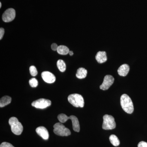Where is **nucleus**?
Listing matches in <instances>:
<instances>
[{"label":"nucleus","mask_w":147,"mask_h":147,"mask_svg":"<svg viewBox=\"0 0 147 147\" xmlns=\"http://www.w3.org/2000/svg\"><path fill=\"white\" fill-rule=\"evenodd\" d=\"M11 98L8 96H5L1 98L0 100V107L3 108L8 105L11 102Z\"/></svg>","instance_id":"nucleus-15"},{"label":"nucleus","mask_w":147,"mask_h":147,"mask_svg":"<svg viewBox=\"0 0 147 147\" xmlns=\"http://www.w3.org/2000/svg\"><path fill=\"white\" fill-rule=\"evenodd\" d=\"M16 16L15 10L13 8H9L3 13V21L6 23H9L13 21Z\"/></svg>","instance_id":"nucleus-8"},{"label":"nucleus","mask_w":147,"mask_h":147,"mask_svg":"<svg viewBox=\"0 0 147 147\" xmlns=\"http://www.w3.org/2000/svg\"><path fill=\"white\" fill-rule=\"evenodd\" d=\"M37 134L42 137L44 140H47L49 139V134L48 130L45 127L43 126H40L36 129Z\"/></svg>","instance_id":"nucleus-11"},{"label":"nucleus","mask_w":147,"mask_h":147,"mask_svg":"<svg viewBox=\"0 0 147 147\" xmlns=\"http://www.w3.org/2000/svg\"><path fill=\"white\" fill-rule=\"evenodd\" d=\"M121 106L125 112L131 114L134 111L133 102L130 98L126 94L122 95L120 98Z\"/></svg>","instance_id":"nucleus-1"},{"label":"nucleus","mask_w":147,"mask_h":147,"mask_svg":"<svg viewBox=\"0 0 147 147\" xmlns=\"http://www.w3.org/2000/svg\"><path fill=\"white\" fill-rule=\"evenodd\" d=\"M51 105V101L45 98H40L32 102V105L35 108L39 109H44Z\"/></svg>","instance_id":"nucleus-7"},{"label":"nucleus","mask_w":147,"mask_h":147,"mask_svg":"<svg viewBox=\"0 0 147 147\" xmlns=\"http://www.w3.org/2000/svg\"><path fill=\"white\" fill-rule=\"evenodd\" d=\"M69 55H70V56H72L74 55L73 52L72 51H69Z\"/></svg>","instance_id":"nucleus-25"},{"label":"nucleus","mask_w":147,"mask_h":147,"mask_svg":"<svg viewBox=\"0 0 147 147\" xmlns=\"http://www.w3.org/2000/svg\"><path fill=\"white\" fill-rule=\"evenodd\" d=\"M114 80L115 79L113 76L110 75H106L102 84L100 86V88L103 90H108L114 83Z\"/></svg>","instance_id":"nucleus-9"},{"label":"nucleus","mask_w":147,"mask_h":147,"mask_svg":"<svg viewBox=\"0 0 147 147\" xmlns=\"http://www.w3.org/2000/svg\"><path fill=\"white\" fill-rule=\"evenodd\" d=\"M58 119L61 123H64L68 119H71L72 121L73 130L76 132L80 131V125L78 119L75 116L71 115L68 117L65 114H61L58 116Z\"/></svg>","instance_id":"nucleus-2"},{"label":"nucleus","mask_w":147,"mask_h":147,"mask_svg":"<svg viewBox=\"0 0 147 147\" xmlns=\"http://www.w3.org/2000/svg\"><path fill=\"white\" fill-rule=\"evenodd\" d=\"M138 147H147V143L145 142H139L138 145Z\"/></svg>","instance_id":"nucleus-22"},{"label":"nucleus","mask_w":147,"mask_h":147,"mask_svg":"<svg viewBox=\"0 0 147 147\" xmlns=\"http://www.w3.org/2000/svg\"><path fill=\"white\" fill-rule=\"evenodd\" d=\"M1 6H2L1 3L0 2V8H1Z\"/></svg>","instance_id":"nucleus-26"},{"label":"nucleus","mask_w":147,"mask_h":147,"mask_svg":"<svg viewBox=\"0 0 147 147\" xmlns=\"http://www.w3.org/2000/svg\"><path fill=\"white\" fill-rule=\"evenodd\" d=\"M88 71L86 69L80 67L78 69L76 73V77L79 79H83L86 77Z\"/></svg>","instance_id":"nucleus-14"},{"label":"nucleus","mask_w":147,"mask_h":147,"mask_svg":"<svg viewBox=\"0 0 147 147\" xmlns=\"http://www.w3.org/2000/svg\"><path fill=\"white\" fill-rule=\"evenodd\" d=\"M5 33V30L3 28H0V40L2 39L3 36Z\"/></svg>","instance_id":"nucleus-23"},{"label":"nucleus","mask_w":147,"mask_h":147,"mask_svg":"<svg viewBox=\"0 0 147 147\" xmlns=\"http://www.w3.org/2000/svg\"><path fill=\"white\" fill-rule=\"evenodd\" d=\"M58 45L56 43H53L51 45V48L54 51H57L58 47Z\"/></svg>","instance_id":"nucleus-24"},{"label":"nucleus","mask_w":147,"mask_h":147,"mask_svg":"<svg viewBox=\"0 0 147 147\" xmlns=\"http://www.w3.org/2000/svg\"><path fill=\"white\" fill-rule=\"evenodd\" d=\"M0 147H14L13 145L7 142H3L1 144Z\"/></svg>","instance_id":"nucleus-21"},{"label":"nucleus","mask_w":147,"mask_h":147,"mask_svg":"<svg viewBox=\"0 0 147 147\" xmlns=\"http://www.w3.org/2000/svg\"><path fill=\"white\" fill-rule=\"evenodd\" d=\"M30 71L31 75L32 76H36L38 74V71L37 70L36 67L34 66H31L30 67Z\"/></svg>","instance_id":"nucleus-20"},{"label":"nucleus","mask_w":147,"mask_h":147,"mask_svg":"<svg viewBox=\"0 0 147 147\" xmlns=\"http://www.w3.org/2000/svg\"><path fill=\"white\" fill-rule=\"evenodd\" d=\"M42 79L46 83L52 84L56 81V77L54 74L50 71H43L41 74Z\"/></svg>","instance_id":"nucleus-10"},{"label":"nucleus","mask_w":147,"mask_h":147,"mask_svg":"<svg viewBox=\"0 0 147 147\" xmlns=\"http://www.w3.org/2000/svg\"><path fill=\"white\" fill-rule=\"evenodd\" d=\"M69 103L76 108H83L84 106V100L83 96L78 94L69 95L68 97Z\"/></svg>","instance_id":"nucleus-4"},{"label":"nucleus","mask_w":147,"mask_h":147,"mask_svg":"<svg viewBox=\"0 0 147 147\" xmlns=\"http://www.w3.org/2000/svg\"><path fill=\"white\" fill-rule=\"evenodd\" d=\"M109 139L111 144L115 146H118L120 144L119 140L115 135H111L109 138Z\"/></svg>","instance_id":"nucleus-17"},{"label":"nucleus","mask_w":147,"mask_h":147,"mask_svg":"<svg viewBox=\"0 0 147 147\" xmlns=\"http://www.w3.org/2000/svg\"><path fill=\"white\" fill-rule=\"evenodd\" d=\"M102 128L105 130L114 129L116 127V124L115 119L113 116L105 115L103 117Z\"/></svg>","instance_id":"nucleus-6"},{"label":"nucleus","mask_w":147,"mask_h":147,"mask_svg":"<svg viewBox=\"0 0 147 147\" xmlns=\"http://www.w3.org/2000/svg\"><path fill=\"white\" fill-rule=\"evenodd\" d=\"M129 71V67L128 65L124 64L119 67L118 69V73L120 76H126Z\"/></svg>","instance_id":"nucleus-13"},{"label":"nucleus","mask_w":147,"mask_h":147,"mask_svg":"<svg viewBox=\"0 0 147 147\" xmlns=\"http://www.w3.org/2000/svg\"><path fill=\"white\" fill-rule=\"evenodd\" d=\"M9 123L13 134L17 135L21 134L23 131V126L22 124L19 122L18 119L15 117H11L9 120Z\"/></svg>","instance_id":"nucleus-3"},{"label":"nucleus","mask_w":147,"mask_h":147,"mask_svg":"<svg viewBox=\"0 0 147 147\" xmlns=\"http://www.w3.org/2000/svg\"><path fill=\"white\" fill-rule=\"evenodd\" d=\"M95 59L99 63H105L107 60V55L105 51H99L96 55Z\"/></svg>","instance_id":"nucleus-12"},{"label":"nucleus","mask_w":147,"mask_h":147,"mask_svg":"<svg viewBox=\"0 0 147 147\" xmlns=\"http://www.w3.org/2000/svg\"><path fill=\"white\" fill-rule=\"evenodd\" d=\"M29 84L30 86L32 88H36L38 85V82L35 78H33L30 79L29 81Z\"/></svg>","instance_id":"nucleus-19"},{"label":"nucleus","mask_w":147,"mask_h":147,"mask_svg":"<svg viewBox=\"0 0 147 147\" xmlns=\"http://www.w3.org/2000/svg\"><path fill=\"white\" fill-rule=\"evenodd\" d=\"M57 66L58 69L61 72L65 71L66 69V64L64 61L62 60H59L57 62Z\"/></svg>","instance_id":"nucleus-18"},{"label":"nucleus","mask_w":147,"mask_h":147,"mask_svg":"<svg viewBox=\"0 0 147 147\" xmlns=\"http://www.w3.org/2000/svg\"><path fill=\"white\" fill-rule=\"evenodd\" d=\"M57 52L59 54L61 55H66L69 53V49L65 46V45H61L58 46Z\"/></svg>","instance_id":"nucleus-16"},{"label":"nucleus","mask_w":147,"mask_h":147,"mask_svg":"<svg viewBox=\"0 0 147 147\" xmlns=\"http://www.w3.org/2000/svg\"><path fill=\"white\" fill-rule=\"evenodd\" d=\"M54 132L55 134L60 136H68L71 134L69 129L66 128L61 123H57L54 125Z\"/></svg>","instance_id":"nucleus-5"}]
</instances>
